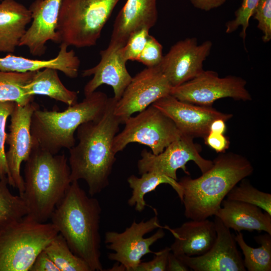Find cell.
I'll use <instances>...</instances> for the list:
<instances>
[{"label": "cell", "instance_id": "obj_1", "mask_svg": "<svg viewBox=\"0 0 271 271\" xmlns=\"http://www.w3.org/2000/svg\"><path fill=\"white\" fill-rule=\"evenodd\" d=\"M116 101L113 97H109L100 118L79 125L76 130L78 143L69 149L71 182L84 180L91 196L108 186L116 161L112 143L121 124L114 113Z\"/></svg>", "mask_w": 271, "mask_h": 271}, {"label": "cell", "instance_id": "obj_2", "mask_svg": "<svg viewBox=\"0 0 271 271\" xmlns=\"http://www.w3.org/2000/svg\"><path fill=\"white\" fill-rule=\"evenodd\" d=\"M101 211L99 201L89 197L75 181L50 217L71 251L83 259L91 271L103 270L100 260Z\"/></svg>", "mask_w": 271, "mask_h": 271}, {"label": "cell", "instance_id": "obj_3", "mask_svg": "<svg viewBox=\"0 0 271 271\" xmlns=\"http://www.w3.org/2000/svg\"><path fill=\"white\" fill-rule=\"evenodd\" d=\"M253 172L251 163L245 157L224 152L200 177L182 178L178 183L183 189L186 218L200 220L215 215L229 191Z\"/></svg>", "mask_w": 271, "mask_h": 271}, {"label": "cell", "instance_id": "obj_4", "mask_svg": "<svg viewBox=\"0 0 271 271\" xmlns=\"http://www.w3.org/2000/svg\"><path fill=\"white\" fill-rule=\"evenodd\" d=\"M25 162L24 191L21 196L27 208V215L45 222L72 182L68 158L64 154H52L33 143Z\"/></svg>", "mask_w": 271, "mask_h": 271}, {"label": "cell", "instance_id": "obj_5", "mask_svg": "<svg viewBox=\"0 0 271 271\" xmlns=\"http://www.w3.org/2000/svg\"><path fill=\"white\" fill-rule=\"evenodd\" d=\"M108 98L105 93L95 91L62 111L37 108L31 120L33 143L53 155L70 149L76 144L74 133L79 126L100 118Z\"/></svg>", "mask_w": 271, "mask_h": 271}, {"label": "cell", "instance_id": "obj_6", "mask_svg": "<svg viewBox=\"0 0 271 271\" xmlns=\"http://www.w3.org/2000/svg\"><path fill=\"white\" fill-rule=\"evenodd\" d=\"M120 0H63L56 32L57 43L76 48L96 44Z\"/></svg>", "mask_w": 271, "mask_h": 271}, {"label": "cell", "instance_id": "obj_7", "mask_svg": "<svg viewBox=\"0 0 271 271\" xmlns=\"http://www.w3.org/2000/svg\"><path fill=\"white\" fill-rule=\"evenodd\" d=\"M59 234L52 223L26 215L0 231V271H29L38 255Z\"/></svg>", "mask_w": 271, "mask_h": 271}, {"label": "cell", "instance_id": "obj_8", "mask_svg": "<svg viewBox=\"0 0 271 271\" xmlns=\"http://www.w3.org/2000/svg\"><path fill=\"white\" fill-rule=\"evenodd\" d=\"M123 124L124 128L113 141L116 154L129 144L137 143L148 146L153 154L158 155L182 135L173 120L153 105L130 116Z\"/></svg>", "mask_w": 271, "mask_h": 271}, {"label": "cell", "instance_id": "obj_9", "mask_svg": "<svg viewBox=\"0 0 271 271\" xmlns=\"http://www.w3.org/2000/svg\"><path fill=\"white\" fill-rule=\"evenodd\" d=\"M159 222L157 215L145 221L137 223L134 220L130 226L122 232L107 231L104 242L106 247L114 251L108 255L111 260L120 263L125 270L135 271L142 258L149 253H155L150 246L165 233Z\"/></svg>", "mask_w": 271, "mask_h": 271}, {"label": "cell", "instance_id": "obj_10", "mask_svg": "<svg viewBox=\"0 0 271 271\" xmlns=\"http://www.w3.org/2000/svg\"><path fill=\"white\" fill-rule=\"evenodd\" d=\"M246 85L245 80L240 77L229 75L219 77L215 71L203 70L194 78L172 87L170 94L182 101L211 106L216 100L223 98L251 100Z\"/></svg>", "mask_w": 271, "mask_h": 271}, {"label": "cell", "instance_id": "obj_11", "mask_svg": "<svg viewBox=\"0 0 271 271\" xmlns=\"http://www.w3.org/2000/svg\"><path fill=\"white\" fill-rule=\"evenodd\" d=\"M141 159L138 162L139 174L155 172L177 180V171L182 169L187 175L186 165L193 161L202 173L211 168L213 161L203 158L200 149L193 141V138L182 134L180 138L169 145L158 155H154L146 149L141 152Z\"/></svg>", "mask_w": 271, "mask_h": 271}, {"label": "cell", "instance_id": "obj_12", "mask_svg": "<svg viewBox=\"0 0 271 271\" xmlns=\"http://www.w3.org/2000/svg\"><path fill=\"white\" fill-rule=\"evenodd\" d=\"M172 86L159 66L147 67L137 74L116 102L114 113L121 124L158 99L171 93Z\"/></svg>", "mask_w": 271, "mask_h": 271}, {"label": "cell", "instance_id": "obj_13", "mask_svg": "<svg viewBox=\"0 0 271 271\" xmlns=\"http://www.w3.org/2000/svg\"><path fill=\"white\" fill-rule=\"evenodd\" d=\"M39 105L33 101L24 106L16 103L10 115L9 132L6 143L9 149L6 158L9 170V184L17 188L22 196L24 191V181L21 174V166L29 157L33 141L31 132V120Z\"/></svg>", "mask_w": 271, "mask_h": 271}, {"label": "cell", "instance_id": "obj_14", "mask_svg": "<svg viewBox=\"0 0 271 271\" xmlns=\"http://www.w3.org/2000/svg\"><path fill=\"white\" fill-rule=\"evenodd\" d=\"M212 42L198 44L196 38H188L173 45L159 65L172 87L179 86L203 71V62L209 55Z\"/></svg>", "mask_w": 271, "mask_h": 271}, {"label": "cell", "instance_id": "obj_15", "mask_svg": "<svg viewBox=\"0 0 271 271\" xmlns=\"http://www.w3.org/2000/svg\"><path fill=\"white\" fill-rule=\"evenodd\" d=\"M152 105L171 118L182 134L193 138H204L214 120L222 119L226 121L233 116L232 114L221 112L212 106L181 101L171 94L158 99Z\"/></svg>", "mask_w": 271, "mask_h": 271}, {"label": "cell", "instance_id": "obj_16", "mask_svg": "<svg viewBox=\"0 0 271 271\" xmlns=\"http://www.w3.org/2000/svg\"><path fill=\"white\" fill-rule=\"evenodd\" d=\"M214 222L216 238L207 252L197 256H176L195 271H245L235 236L217 217Z\"/></svg>", "mask_w": 271, "mask_h": 271}, {"label": "cell", "instance_id": "obj_17", "mask_svg": "<svg viewBox=\"0 0 271 271\" xmlns=\"http://www.w3.org/2000/svg\"><path fill=\"white\" fill-rule=\"evenodd\" d=\"M120 44L110 43L104 50L100 52L101 59L95 66L83 70V77L93 75L84 87L85 96L96 91L102 84L111 86L113 97L117 101L132 79L126 67V61L121 55Z\"/></svg>", "mask_w": 271, "mask_h": 271}, {"label": "cell", "instance_id": "obj_18", "mask_svg": "<svg viewBox=\"0 0 271 271\" xmlns=\"http://www.w3.org/2000/svg\"><path fill=\"white\" fill-rule=\"evenodd\" d=\"M62 1L35 0L31 3V24L19 46L27 47L33 56H41L48 41L57 43L56 29Z\"/></svg>", "mask_w": 271, "mask_h": 271}, {"label": "cell", "instance_id": "obj_19", "mask_svg": "<svg viewBox=\"0 0 271 271\" xmlns=\"http://www.w3.org/2000/svg\"><path fill=\"white\" fill-rule=\"evenodd\" d=\"M167 229L175 237L170 249L177 256L204 254L211 248L216 238L215 223L207 219L191 220L179 227L172 229L168 226Z\"/></svg>", "mask_w": 271, "mask_h": 271}, {"label": "cell", "instance_id": "obj_20", "mask_svg": "<svg viewBox=\"0 0 271 271\" xmlns=\"http://www.w3.org/2000/svg\"><path fill=\"white\" fill-rule=\"evenodd\" d=\"M158 15L157 0H126L114 21L110 42L124 46L132 32L153 27Z\"/></svg>", "mask_w": 271, "mask_h": 271}, {"label": "cell", "instance_id": "obj_21", "mask_svg": "<svg viewBox=\"0 0 271 271\" xmlns=\"http://www.w3.org/2000/svg\"><path fill=\"white\" fill-rule=\"evenodd\" d=\"M214 216L226 227L237 232L263 231L271 235V215L255 205L224 199Z\"/></svg>", "mask_w": 271, "mask_h": 271}, {"label": "cell", "instance_id": "obj_22", "mask_svg": "<svg viewBox=\"0 0 271 271\" xmlns=\"http://www.w3.org/2000/svg\"><path fill=\"white\" fill-rule=\"evenodd\" d=\"M68 47L65 44L61 43L56 57L49 60L31 59L13 55L0 57V70L28 72L49 68L60 71L69 78H76L80 61L73 50L68 51Z\"/></svg>", "mask_w": 271, "mask_h": 271}, {"label": "cell", "instance_id": "obj_23", "mask_svg": "<svg viewBox=\"0 0 271 271\" xmlns=\"http://www.w3.org/2000/svg\"><path fill=\"white\" fill-rule=\"evenodd\" d=\"M31 21L29 8L16 0H3L0 3V52H14Z\"/></svg>", "mask_w": 271, "mask_h": 271}, {"label": "cell", "instance_id": "obj_24", "mask_svg": "<svg viewBox=\"0 0 271 271\" xmlns=\"http://www.w3.org/2000/svg\"><path fill=\"white\" fill-rule=\"evenodd\" d=\"M24 89L28 95L47 96L68 106L77 102V92L64 86L58 76V70L55 69L47 68L36 71Z\"/></svg>", "mask_w": 271, "mask_h": 271}, {"label": "cell", "instance_id": "obj_25", "mask_svg": "<svg viewBox=\"0 0 271 271\" xmlns=\"http://www.w3.org/2000/svg\"><path fill=\"white\" fill-rule=\"evenodd\" d=\"M140 178L132 175L127 180L132 195L127 201L129 206L134 207L139 212H142L147 206L144 197L162 184H169L176 192L182 202L183 189L177 180L155 172H148L142 174Z\"/></svg>", "mask_w": 271, "mask_h": 271}, {"label": "cell", "instance_id": "obj_26", "mask_svg": "<svg viewBox=\"0 0 271 271\" xmlns=\"http://www.w3.org/2000/svg\"><path fill=\"white\" fill-rule=\"evenodd\" d=\"M260 246L257 248L249 246L245 241L242 233L235 236L244 255L243 264L248 271L271 270V235L266 233L254 237Z\"/></svg>", "mask_w": 271, "mask_h": 271}, {"label": "cell", "instance_id": "obj_27", "mask_svg": "<svg viewBox=\"0 0 271 271\" xmlns=\"http://www.w3.org/2000/svg\"><path fill=\"white\" fill-rule=\"evenodd\" d=\"M35 72H15L0 70V102L12 101L24 106L33 101L34 96L26 94L24 87L32 80Z\"/></svg>", "mask_w": 271, "mask_h": 271}, {"label": "cell", "instance_id": "obj_28", "mask_svg": "<svg viewBox=\"0 0 271 271\" xmlns=\"http://www.w3.org/2000/svg\"><path fill=\"white\" fill-rule=\"evenodd\" d=\"M44 250L60 271H91L88 264L71 251L60 233Z\"/></svg>", "mask_w": 271, "mask_h": 271}, {"label": "cell", "instance_id": "obj_29", "mask_svg": "<svg viewBox=\"0 0 271 271\" xmlns=\"http://www.w3.org/2000/svg\"><path fill=\"white\" fill-rule=\"evenodd\" d=\"M8 185V177L0 179V231L20 220L28 214L22 197L12 194Z\"/></svg>", "mask_w": 271, "mask_h": 271}, {"label": "cell", "instance_id": "obj_30", "mask_svg": "<svg viewBox=\"0 0 271 271\" xmlns=\"http://www.w3.org/2000/svg\"><path fill=\"white\" fill-rule=\"evenodd\" d=\"M240 182L227 194V199L255 205L271 215V194L258 190L245 178Z\"/></svg>", "mask_w": 271, "mask_h": 271}, {"label": "cell", "instance_id": "obj_31", "mask_svg": "<svg viewBox=\"0 0 271 271\" xmlns=\"http://www.w3.org/2000/svg\"><path fill=\"white\" fill-rule=\"evenodd\" d=\"M259 1L260 0H242L240 7L235 12L234 19L226 24L225 32L227 34L231 33L241 27L242 31L240 35L244 43L249 20L253 16Z\"/></svg>", "mask_w": 271, "mask_h": 271}, {"label": "cell", "instance_id": "obj_32", "mask_svg": "<svg viewBox=\"0 0 271 271\" xmlns=\"http://www.w3.org/2000/svg\"><path fill=\"white\" fill-rule=\"evenodd\" d=\"M15 102L12 101L0 102V179L4 177H9L5 151V144L7 133L6 123L8 117L11 115Z\"/></svg>", "mask_w": 271, "mask_h": 271}, {"label": "cell", "instance_id": "obj_33", "mask_svg": "<svg viewBox=\"0 0 271 271\" xmlns=\"http://www.w3.org/2000/svg\"><path fill=\"white\" fill-rule=\"evenodd\" d=\"M149 30L142 28L130 34L125 44L121 48V55L126 62L137 61L147 41Z\"/></svg>", "mask_w": 271, "mask_h": 271}, {"label": "cell", "instance_id": "obj_34", "mask_svg": "<svg viewBox=\"0 0 271 271\" xmlns=\"http://www.w3.org/2000/svg\"><path fill=\"white\" fill-rule=\"evenodd\" d=\"M163 56L162 45L155 37L149 35L137 61L147 67H154L160 65Z\"/></svg>", "mask_w": 271, "mask_h": 271}, {"label": "cell", "instance_id": "obj_35", "mask_svg": "<svg viewBox=\"0 0 271 271\" xmlns=\"http://www.w3.org/2000/svg\"><path fill=\"white\" fill-rule=\"evenodd\" d=\"M253 16L257 28L262 32V40L267 43L271 40V0H260Z\"/></svg>", "mask_w": 271, "mask_h": 271}, {"label": "cell", "instance_id": "obj_36", "mask_svg": "<svg viewBox=\"0 0 271 271\" xmlns=\"http://www.w3.org/2000/svg\"><path fill=\"white\" fill-rule=\"evenodd\" d=\"M170 252L171 249L169 247L156 252L152 260L147 262L141 261L135 271H166L168 257Z\"/></svg>", "mask_w": 271, "mask_h": 271}, {"label": "cell", "instance_id": "obj_37", "mask_svg": "<svg viewBox=\"0 0 271 271\" xmlns=\"http://www.w3.org/2000/svg\"><path fill=\"white\" fill-rule=\"evenodd\" d=\"M204 139L205 144L217 153H224L229 148V141L224 134L209 132Z\"/></svg>", "mask_w": 271, "mask_h": 271}, {"label": "cell", "instance_id": "obj_38", "mask_svg": "<svg viewBox=\"0 0 271 271\" xmlns=\"http://www.w3.org/2000/svg\"><path fill=\"white\" fill-rule=\"evenodd\" d=\"M29 271H60L45 250L37 256Z\"/></svg>", "mask_w": 271, "mask_h": 271}, {"label": "cell", "instance_id": "obj_39", "mask_svg": "<svg viewBox=\"0 0 271 271\" xmlns=\"http://www.w3.org/2000/svg\"><path fill=\"white\" fill-rule=\"evenodd\" d=\"M196 8L205 11H209L223 5L227 0H189Z\"/></svg>", "mask_w": 271, "mask_h": 271}, {"label": "cell", "instance_id": "obj_40", "mask_svg": "<svg viewBox=\"0 0 271 271\" xmlns=\"http://www.w3.org/2000/svg\"><path fill=\"white\" fill-rule=\"evenodd\" d=\"M166 270L188 271L190 268L171 251L168 257Z\"/></svg>", "mask_w": 271, "mask_h": 271}, {"label": "cell", "instance_id": "obj_41", "mask_svg": "<svg viewBox=\"0 0 271 271\" xmlns=\"http://www.w3.org/2000/svg\"><path fill=\"white\" fill-rule=\"evenodd\" d=\"M226 130L225 121L222 119L214 120L210 124L209 127V132L216 133L224 134Z\"/></svg>", "mask_w": 271, "mask_h": 271}]
</instances>
